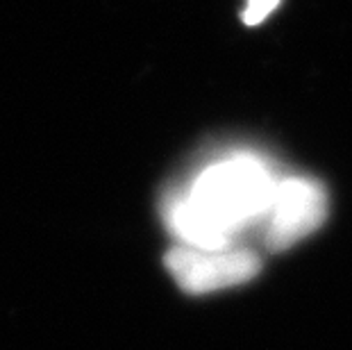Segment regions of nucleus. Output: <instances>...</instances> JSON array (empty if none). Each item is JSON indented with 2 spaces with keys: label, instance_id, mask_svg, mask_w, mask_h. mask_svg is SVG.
<instances>
[{
  "label": "nucleus",
  "instance_id": "nucleus-1",
  "mask_svg": "<svg viewBox=\"0 0 352 350\" xmlns=\"http://www.w3.org/2000/svg\"><path fill=\"white\" fill-rule=\"evenodd\" d=\"M275 187L277 177L268 162L239 151L202 166L189 187L170 191L162 214L182 245L234 248L245 230L264 223Z\"/></svg>",
  "mask_w": 352,
  "mask_h": 350
},
{
  "label": "nucleus",
  "instance_id": "nucleus-2",
  "mask_svg": "<svg viewBox=\"0 0 352 350\" xmlns=\"http://www.w3.org/2000/svg\"><path fill=\"white\" fill-rule=\"evenodd\" d=\"M168 273L186 294H209L250 282L261 271V259L250 248H191L175 245L164 257Z\"/></svg>",
  "mask_w": 352,
  "mask_h": 350
},
{
  "label": "nucleus",
  "instance_id": "nucleus-3",
  "mask_svg": "<svg viewBox=\"0 0 352 350\" xmlns=\"http://www.w3.org/2000/svg\"><path fill=\"white\" fill-rule=\"evenodd\" d=\"M327 216L325 189L311 177H282L277 180L271 207L261 228L268 250L280 252L302 241L323 226Z\"/></svg>",
  "mask_w": 352,
  "mask_h": 350
},
{
  "label": "nucleus",
  "instance_id": "nucleus-4",
  "mask_svg": "<svg viewBox=\"0 0 352 350\" xmlns=\"http://www.w3.org/2000/svg\"><path fill=\"white\" fill-rule=\"evenodd\" d=\"M280 0H245V10H243V23L257 25L261 23L268 14H271Z\"/></svg>",
  "mask_w": 352,
  "mask_h": 350
}]
</instances>
